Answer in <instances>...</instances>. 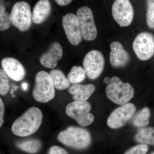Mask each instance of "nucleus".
Instances as JSON below:
<instances>
[{"label": "nucleus", "mask_w": 154, "mask_h": 154, "mask_svg": "<svg viewBox=\"0 0 154 154\" xmlns=\"http://www.w3.org/2000/svg\"><path fill=\"white\" fill-rule=\"evenodd\" d=\"M42 118V113L39 108L30 107L14 121L11 127L12 132L22 137L33 134L39 128Z\"/></svg>", "instance_id": "f257e3e1"}, {"label": "nucleus", "mask_w": 154, "mask_h": 154, "mask_svg": "<svg viewBox=\"0 0 154 154\" xmlns=\"http://www.w3.org/2000/svg\"><path fill=\"white\" fill-rule=\"evenodd\" d=\"M57 139L65 145L79 149L88 147L91 142V134L88 131L75 126H69L61 131Z\"/></svg>", "instance_id": "f03ea898"}, {"label": "nucleus", "mask_w": 154, "mask_h": 154, "mask_svg": "<svg viewBox=\"0 0 154 154\" xmlns=\"http://www.w3.org/2000/svg\"><path fill=\"white\" fill-rule=\"evenodd\" d=\"M106 96L108 99L117 105H125L134 96V89L129 83H124L119 78L113 76L111 82L105 88Z\"/></svg>", "instance_id": "7ed1b4c3"}, {"label": "nucleus", "mask_w": 154, "mask_h": 154, "mask_svg": "<svg viewBox=\"0 0 154 154\" xmlns=\"http://www.w3.org/2000/svg\"><path fill=\"white\" fill-rule=\"evenodd\" d=\"M55 88L49 73L41 71L38 72L35 76L32 96L37 102L46 103L54 98Z\"/></svg>", "instance_id": "20e7f679"}, {"label": "nucleus", "mask_w": 154, "mask_h": 154, "mask_svg": "<svg viewBox=\"0 0 154 154\" xmlns=\"http://www.w3.org/2000/svg\"><path fill=\"white\" fill-rule=\"evenodd\" d=\"M91 104L87 101H76L69 103L66 108V112L69 117L74 119L80 125L87 126L92 124L94 116L90 112Z\"/></svg>", "instance_id": "39448f33"}, {"label": "nucleus", "mask_w": 154, "mask_h": 154, "mask_svg": "<svg viewBox=\"0 0 154 154\" xmlns=\"http://www.w3.org/2000/svg\"><path fill=\"white\" fill-rule=\"evenodd\" d=\"M12 24L20 31L25 32L30 28L32 14L30 5L25 2H19L13 6L11 13Z\"/></svg>", "instance_id": "423d86ee"}, {"label": "nucleus", "mask_w": 154, "mask_h": 154, "mask_svg": "<svg viewBox=\"0 0 154 154\" xmlns=\"http://www.w3.org/2000/svg\"><path fill=\"white\" fill-rule=\"evenodd\" d=\"M82 36L85 40L93 41L97 36V30L93 12L90 8L84 6L77 11Z\"/></svg>", "instance_id": "0eeeda50"}, {"label": "nucleus", "mask_w": 154, "mask_h": 154, "mask_svg": "<svg viewBox=\"0 0 154 154\" xmlns=\"http://www.w3.org/2000/svg\"><path fill=\"white\" fill-rule=\"evenodd\" d=\"M136 55L141 60H148L154 54V36L151 33L142 32L138 34L132 43Z\"/></svg>", "instance_id": "6e6552de"}, {"label": "nucleus", "mask_w": 154, "mask_h": 154, "mask_svg": "<svg viewBox=\"0 0 154 154\" xmlns=\"http://www.w3.org/2000/svg\"><path fill=\"white\" fill-rule=\"evenodd\" d=\"M83 66L89 79H96L102 74L104 69V56L99 51L91 50L85 56L83 60Z\"/></svg>", "instance_id": "1a4fd4ad"}, {"label": "nucleus", "mask_w": 154, "mask_h": 154, "mask_svg": "<svg viewBox=\"0 0 154 154\" xmlns=\"http://www.w3.org/2000/svg\"><path fill=\"white\" fill-rule=\"evenodd\" d=\"M112 14L120 27H127L132 22L134 11L129 0H115L112 5Z\"/></svg>", "instance_id": "9d476101"}, {"label": "nucleus", "mask_w": 154, "mask_h": 154, "mask_svg": "<svg viewBox=\"0 0 154 154\" xmlns=\"http://www.w3.org/2000/svg\"><path fill=\"white\" fill-rule=\"evenodd\" d=\"M135 106L128 103L117 107L111 112L107 118V126L112 129H117L123 126L134 115Z\"/></svg>", "instance_id": "9b49d317"}, {"label": "nucleus", "mask_w": 154, "mask_h": 154, "mask_svg": "<svg viewBox=\"0 0 154 154\" xmlns=\"http://www.w3.org/2000/svg\"><path fill=\"white\" fill-rule=\"evenodd\" d=\"M62 25L69 42L72 45H79L82 41V36L76 15L69 13L64 16Z\"/></svg>", "instance_id": "f8f14e48"}, {"label": "nucleus", "mask_w": 154, "mask_h": 154, "mask_svg": "<svg viewBox=\"0 0 154 154\" xmlns=\"http://www.w3.org/2000/svg\"><path fill=\"white\" fill-rule=\"evenodd\" d=\"M63 54V49L60 43L55 41L52 42L45 52L39 57L42 65L49 69H54L57 66Z\"/></svg>", "instance_id": "ddd939ff"}, {"label": "nucleus", "mask_w": 154, "mask_h": 154, "mask_svg": "<svg viewBox=\"0 0 154 154\" xmlns=\"http://www.w3.org/2000/svg\"><path fill=\"white\" fill-rule=\"evenodd\" d=\"M3 69L14 81H21L26 74L25 68L19 60L13 57H5L1 62Z\"/></svg>", "instance_id": "4468645a"}, {"label": "nucleus", "mask_w": 154, "mask_h": 154, "mask_svg": "<svg viewBox=\"0 0 154 154\" xmlns=\"http://www.w3.org/2000/svg\"><path fill=\"white\" fill-rule=\"evenodd\" d=\"M110 62L113 67H122L129 62V54L120 42H113L110 44Z\"/></svg>", "instance_id": "2eb2a0df"}, {"label": "nucleus", "mask_w": 154, "mask_h": 154, "mask_svg": "<svg viewBox=\"0 0 154 154\" xmlns=\"http://www.w3.org/2000/svg\"><path fill=\"white\" fill-rule=\"evenodd\" d=\"M51 6L49 0H39L33 8L32 21L38 25L44 22L49 17Z\"/></svg>", "instance_id": "dca6fc26"}, {"label": "nucleus", "mask_w": 154, "mask_h": 154, "mask_svg": "<svg viewBox=\"0 0 154 154\" xmlns=\"http://www.w3.org/2000/svg\"><path fill=\"white\" fill-rule=\"evenodd\" d=\"M95 86L92 84L87 85L74 84L69 88V94L72 96V99L76 101H86L95 91Z\"/></svg>", "instance_id": "f3484780"}, {"label": "nucleus", "mask_w": 154, "mask_h": 154, "mask_svg": "<svg viewBox=\"0 0 154 154\" xmlns=\"http://www.w3.org/2000/svg\"><path fill=\"white\" fill-rule=\"evenodd\" d=\"M134 138L138 143L154 146V127L140 128L137 131Z\"/></svg>", "instance_id": "a211bd4d"}, {"label": "nucleus", "mask_w": 154, "mask_h": 154, "mask_svg": "<svg viewBox=\"0 0 154 154\" xmlns=\"http://www.w3.org/2000/svg\"><path fill=\"white\" fill-rule=\"evenodd\" d=\"M49 73L56 89L62 91L69 88L70 82L68 79H67L60 70L53 69L50 71Z\"/></svg>", "instance_id": "6ab92c4d"}, {"label": "nucleus", "mask_w": 154, "mask_h": 154, "mask_svg": "<svg viewBox=\"0 0 154 154\" xmlns=\"http://www.w3.org/2000/svg\"><path fill=\"white\" fill-rule=\"evenodd\" d=\"M150 116L149 109L147 107H144L135 116L132 122L133 124L138 128L146 126L149 122Z\"/></svg>", "instance_id": "aec40b11"}, {"label": "nucleus", "mask_w": 154, "mask_h": 154, "mask_svg": "<svg viewBox=\"0 0 154 154\" xmlns=\"http://www.w3.org/2000/svg\"><path fill=\"white\" fill-rule=\"evenodd\" d=\"M12 24L11 14L6 12V4L4 0H0V30L5 31Z\"/></svg>", "instance_id": "412c9836"}, {"label": "nucleus", "mask_w": 154, "mask_h": 154, "mask_svg": "<svg viewBox=\"0 0 154 154\" xmlns=\"http://www.w3.org/2000/svg\"><path fill=\"white\" fill-rule=\"evenodd\" d=\"M86 75L85 71L82 66H74L71 69L70 72L68 75V79L70 82L77 84L85 80Z\"/></svg>", "instance_id": "4be33fe9"}, {"label": "nucleus", "mask_w": 154, "mask_h": 154, "mask_svg": "<svg viewBox=\"0 0 154 154\" xmlns=\"http://www.w3.org/2000/svg\"><path fill=\"white\" fill-rule=\"evenodd\" d=\"M17 146L24 151L30 153H35L41 148V143L37 140H31L19 142L17 144Z\"/></svg>", "instance_id": "5701e85b"}, {"label": "nucleus", "mask_w": 154, "mask_h": 154, "mask_svg": "<svg viewBox=\"0 0 154 154\" xmlns=\"http://www.w3.org/2000/svg\"><path fill=\"white\" fill-rule=\"evenodd\" d=\"M8 76L3 69H0V94L5 96L10 90Z\"/></svg>", "instance_id": "b1692460"}, {"label": "nucleus", "mask_w": 154, "mask_h": 154, "mask_svg": "<svg viewBox=\"0 0 154 154\" xmlns=\"http://www.w3.org/2000/svg\"><path fill=\"white\" fill-rule=\"evenodd\" d=\"M146 22L150 28L154 29V0H146Z\"/></svg>", "instance_id": "393cba45"}, {"label": "nucleus", "mask_w": 154, "mask_h": 154, "mask_svg": "<svg viewBox=\"0 0 154 154\" xmlns=\"http://www.w3.org/2000/svg\"><path fill=\"white\" fill-rule=\"evenodd\" d=\"M148 149V146L146 145L141 144L128 150L124 154H146Z\"/></svg>", "instance_id": "a878e982"}, {"label": "nucleus", "mask_w": 154, "mask_h": 154, "mask_svg": "<svg viewBox=\"0 0 154 154\" xmlns=\"http://www.w3.org/2000/svg\"><path fill=\"white\" fill-rule=\"evenodd\" d=\"M48 154H69L66 150L57 146H53L50 149Z\"/></svg>", "instance_id": "bb28decb"}, {"label": "nucleus", "mask_w": 154, "mask_h": 154, "mask_svg": "<svg viewBox=\"0 0 154 154\" xmlns=\"http://www.w3.org/2000/svg\"><path fill=\"white\" fill-rule=\"evenodd\" d=\"M4 114H5V105L2 99L0 98V127H2L4 122Z\"/></svg>", "instance_id": "cd10ccee"}, {"label": "nucleus", "mask_w": 154, "mask_h": 154, "mask_svg": "<svg viewBox=\"0 0 154 154\" xmlns=\"http://www.w3.org/2000/svg\"><path fill=\"white\" fill-rule=\"evenodd\" d=\"M54 1L59 5L64 6L69 5L72 0H54Z\"/></svg>", "instance_id": "c85d7f7f"}, {"label": "nucleus", "mask_w": 154, "mask_h": 154, "mask_svg": "<svg viewBox=\"0 0 154 154\" xmlns=\"http://www.w3.org/2000/svg\"><path fill=\"white\" fill-rule=\"evenodd\" d=\"M104 82L106 85H109L111 82V79L109 77H105L104 79Z\"/></svg>", "instance_id": "c756f323"}, {"label": "nucleus", "mask_w": 154, "mask_h": 154, "mask_svg": "<svg viewBox=\"0 0 154 154\" xmlns=\"http://www.w3.org/2000/svg\"><path fill=\"white\" fill-rule=\"evenodd\" d=\"M22 88H23V90L26 91L28 88V83L26 82H23L22 84Z\"/></svg>", "instance_id": "7c9ffc66"}, {"label": "nucleus", "mask_w": 154, "mask_h": 154, "mask_svg": "<svg viewBox=\"0 0 154 154\" xmlns=\"http://www.w3.org/2000/svg\"><path fill=\"white\" fill-rule=\"evenodd\" d=\"M11 94H14V89H12V90H11Z\"/></svg>", "instance_id": "2f4dec72"}, {"label": "nucleus", "mask_w": 154, "mask_h": 154, "mask_svg": "<svg viewBox=\"0 0 154 154\" xmlns=\"http://www.w3.org/2000/svg\"><path fill=\"white\" fill-rule=\"evenodd\" d=\"M153 154H154V153Z\"/></svg>", "instance_id": "473e14b6"}]
</instances>
